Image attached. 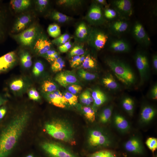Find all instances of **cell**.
Segmentation results:
<instances>
[{
    "instance_id": "obj_1",
    "label": "cell",
    "mask_w": 157,
    "mask_h": 157,
    "mask_svg": "<svg viewBox=\"0 0 157 157\" xmlns=\"http://www.w3.org/2000/svg\"><path fill=\"white\" fill-rule=\"evenodd\" d=\"M31 113L24 110L16 114L0 134V157H8L16 146L29 121Z\"/></svg>"
},
{
    "instance_id": "obj_2",
    "label": "cell",
    "mask_w": 157,
    "mask_h": 157,
    "mask_svg": "<svg viewBox=\"0 0 157 157\" xmlns=\"http://www.w3.org/2000/svg\"><path fill=\"white\" fill-rule=\"evenodd\" d=\"M46 132L54 138L71 144H75L74 131L71 126L62 120H56L46 123Z\"/></svg>"
},
{
    "instance_id": "obj_3",
    "label": "cell",
    "mask_w": 157,
    "mask_h": 157,
    "mask_svg": "<svg viewBox=\"0 0 157 157\" xmlns=\"http://www.w3.org/2000/svg\"><path fill=\"white\" fill-rule=\"evenodd\" d=\"M106 63L117 78L122 83L127 86L134 83L135 74L127 63L119 59L113 58L107 59Z\"/></svg>"
},
{
    "instance_id": "obj_4",
    "label": "cell",
    "mask_w": 157,
    "mask_h": 157,
    "mask_svg": "<svg viewBox=\"0 0 157 157\" xmlns=\"http://www.w3.org/2000/svg\"><path fill=\"white\" fill-rule=\"evenodd\" d=\"M88 142L90 147L95 148L109 147L113 141L111 138L102 130L94 129L89 132Z\"/></svg>"
},
{
    "instance_id": "obj_5",
    "label": "cell",
    "mask_w": 157,
    "mask_h": 157,
    "mask_svg": "<svg viewBox=\"0 0 157 157\" xmlns=\"http://www.w3.org/2000/svg\"><path fill=\"white\" fill-rule=\"evenodd\" d=\"M42 147L50 157H78L68 149L58 144L45 142L42 144Z\"/></svg>"
},
{
    "instance_id": "obj_6",
    "label": "cell",
    "mask_w": 157,
    "mask_h": 157,
    "mask_svg": "<svg viewBox=\"0 0 157 157\" xmlns=\"http://www.w3.org/2000/svg\"><path fill=\"white\" fill-rule=\"evenodd\" d=\"M134 58L142 83L147 79L149 74V65L148 57L144 51H139L135 54Z\"/></svg>"
},
{
    "instance_id": "obj_7",
    "label": "cell",
    "mask_w": 157,
    "mask_h": 157,
    "mask_svg": "<svg viewBox=\"0 0 157 157\" xmlns=\"http://www.w3.org/2000/svg\"><path fill=\"white\" fill-rule=\"evenodd\" d=\"M111 4L122 19H127L133 14L132 3L130 0H114L111 1Z\"/></svg>"
},
{
    "instance_id": "obj_8",
    "label": "cell",
    "mask_w": 157,
    "mask_h": 157,
    "mask_svg": "<svg viewBox=\"0 0 157 157\" xmlns=\"http://www.w3.org/2000/svg\"><path fill=\"white\" fill-rule=\"evenodd\" d=\"M132 34L136 41L141 45L146 47L150 45V38L143 25L139 22L137 21L134 24Z\"/></svg>"
},
{
    "instance_id": "obj_9",
    "label": "cell",
    "mask_w": 157,
    "mask_h": 157,
    "mask_svg": "<svg viewBox=\"0 0 157 157\" xmlns=\"http://www.w3.org/2000/svg\"><path fill=\"white\" fill-rule=\"evenodd\" d=\"M37 34V28L36 26H33L24 30L17 35L16 37L22 44L26 46H29L33 43Z\"/></svg>"
},
{
    "instance_id": "obj_10",
    "label": "cell",
    "mask_w": 157,
    "mask_h": 157,
    "mask_svg": "<svg viewBox=\"0 0 157 157\" xmlns=\"http://www.w3.org/2000/svg\"><path fill=\"white\" fill-rule=\"evenodd\" d=\"M108 39V36L106 33L101 31L95 30L91 33L90 43L95 49L100 50L104 47Z\"/></svg>"
},
{
    "instance_id": "obj_11",
    "label": "cell",
    "mask_w": 157,
    "mask_h": 157,
    "mask_svg": "<svg viewBox=\"0 0 157 157\" xmlns=\"http://www.w3.org/2000/svg\"><path fill=\"white\" fill-rule=\"evenodd\" d=\"M129 25L127 19L121 18L112 22L109 25L108 29L112 34L119 36L128 31Z\"/></svg>"
},
{
    "instance_id": "obj_12",
    "label": "cell",
    "mask_w": 157,
    "mask_h": 157,
    "mask_svg": "<svg viewBox=\"0 0 157 157\" xmlns=\"http://www.w3.org/2000/svg\"><path fill=\"white\" fill-rule=\"evenodd\" d=\"M88 20L93 24H102L104 19L100 5L97 3L93 4L90 7L87 15Z\"/></svg>"
},
{
    "instance_id": "obj_13",
    "label": "cell",
    "mask_w": 157,
    "mask_h": 157,
    "mask_svg": "<svg viewBox=\"0 0 157 157\" xmlns=\"http://www.w3.org/2000/svg\"><path fill=\"white\" fill-rule=\"evenodd\" d=\"M17 58L14 51L9 52L0 57V74L10 69L15 64Z\"/></svg>"
},
{
    "instance_id": "obj_14",
    "label": "cell",
    "mask_w": 157,
    "mask_h": 157,
    "mask_svg": "<svg viewBox=\"0 0 157 157\" xmlns=\"http://www.w3.org/2000/svg\"><path fill=\"white\" fill-rule=\"evenodd\" d=\"M124 149L127 151L135 154H141L144 151V148L142 141L137 137H131L124 144Z\"/></svg>"
},
{
    "instance_id": "obj_15",
    "label": "cell",
    "mask_w": 157,
    "mask_h": 157,
    "mask_svg": "<svg viewBox=\"0 0 157 157\" xmlns=\"http://www.w3.org/2000/svg\"><path fill=\"white\" fill-rule=\"evenodd\" d=\"M46 97L48 101L54 106L61 108L65 107L68 104L64 95L61 92L57 90L50 93H46Z\"/></svg>"
},
{
    "instance_id": "obj_16",
    "label": "cell",
    "mask_w": 157,
    "mask_h": 157,
    "mask_svg": "<svg viewBox=\"0 0 157 157\" xmlns=\"http://www.w3.org/2000/svg\"><path fill=\"white\" fill-rule=\"evenodd\" d=\"M55 79L60 85L65 88L75 83L78 81L74 74L67 71L59 73L56 75Z\"/></svg>"
},
{
    "instance_id": "obj_17",
    "label": "cell",
    "mask_w": 157,
    "mask_h": 157,
    "mask_svg": "<svg viewBox=\"0 0 157 157\" xmlns=\"http://www.w3.org/2000/svg\"><path fill=\"white\" fill-rule=\"evenodd\" d=\"M109 46L110 49L115 52L126 53L129 52L131 49L130 45L129 43L123 39L112 40Z\"/></svg>"
},
{
    "instance_id": "obj_18",
    "label": "cell",
    "mask_w": 157,
    "mask_h": 157,
    "mask_svg": "<svg viewBox=\"0 0 157 157\" xmlns=\"http://www.w3.org/2000/svg\"><path fill=\"white\" fill-rule=\"evenodd\" d=\"M51 43L47 38L41 37L38 39L35 42L34 49L38 55L44 56L50 49Z\"/></svg>"
},
{
    "instance_id": "obj_19",
    "label": "cell",
    "mask_w": 157,
    "mask_h": 157,
    "mask_svg": "<svg viewBox=\"0 0 157 157\" xmlns=\"http://www.w3.org/2000/svg\"><path fill=\"white\" fill-rule=\"evenodd\" d=\"M156 109L149 105L144 106L142 109L140 115V121L144 124L150 122L155 117L156 114Z\"/></svg>"
},
{
    "instance_id": "obj_20",
    "label": "cell",
    "mask_w": 157,
    "mask_h": 157,
    "mask_svg": "<svg viewBox=\"0 0 157 157\" xmlns=\"http://www.w3.org/2000/svg\"><path fill=\"white\" fill-rule=\"evenodd\" d=\"M31 20L30 15L25 14L18 17L16 20L13 28V31L18 32L24 30Z\"/></svg>"
},
{
    "instance_id": "obj_21",
    "label": "cell",
    "mask_w": 157,
    "mask_h": 157,
    "mask_svg": "<svg viewBox=\"0 0 157 157\" xmlns=\"http://www.w3.org/2000/svg\"><path fill=\"white\" fill-rule=\"evenodd\" d=\"M115 124L120 131L126 132L130 128L129 124L127 120L123 116L119 114H116L114 118Z\"/></svg>"
},
{
    "instance_id": "obj_22",
    "label": "cell",
    "mask_w": 157,
    "mask_h": 157,
    "mask_svg": "<svg viewBox=\"0 0 157 157\" xmlns=\"http://www.w3.org/2000/svg\"><path fill=\"white\" fill-rule=\"evenodd\" d=\"M6 17L5 10L0 4V42L4 40L6 35Z\"/></svg>"
},
{
    "instance_id": "obj_23",
    "label": "cell",
    "mask_w": 157,
    "mask_h": 157,
    "mask_svg": "<svg viewBox=\"0 0 157 157\" xmlns=\"http://www.w3.org/2000/svg\"><path fill=\"white\" fill-rule=\"evenodd\" d=\"M91 95L94 100V105L96 107L103 104L108 99L105 94L101 90L98 89L93 91Z\"/></svg>"
},
{
    "instance_id": "obj_24",
    "label": "cell",
    "mask_w": 157,
    "mask_h": 157,
    "mask_svg": "<svg viewBox=\"0 0 157 157\" xmlns=\"http://www.w3.org/2000/svg\"><path fill=\"white\" fill-rule=\"evenodd\" d=\"M10 4L13 10L19 12L27 8L31 5V1L29 0H12Z\"/></svg>"
},
{
    "instance_id": "obj_25",
    "label": "cell",
    "mask_w": 157,
    "mask_h": 157,
    "mask_svg": "<svg viewBox=\"0 0 157 157\" xmlns=\"http://www.w3.org/2000/svg\"><path fill=\"white\" fill-rule=\"evenodd\" d=\"M102 82L106 88L111 90H116L119 88V84L111 75L103 78Z\"/></svg>"
},
{
    "instance_id": "obj_26",
    "label": "cell",
    "mask_w": 157,
    "mask_h": 157,
    "mask_svg": "<svg viewBox=\"0 0 157 157\" xmlns=\"http://www.w3.org/2000/svg\"><path fill=\"white\" fill-rule=\"evenodd\" d=\"M122 106L124 109L131 116L133 114L134 109V102L130 97L124 99L122 102Z\"/></svg>"
},
{
    "instance_id": "obj_27",
    "label": "cell",
    "mask_w": 157,
    "mask_h": 157,
    "mask_svg": "<svg viewBox=\"0 0 157 157\" xmlns=\"http://www.w3.org/2000/svg\"><path fill=\"white\" fill-rule=\"evenodd\" d=\"M113 107L110 106L105 109L101 112L99 115V120L102 124H105L110 120L112 114Z\"/></svg>"
},
{
    "instance_id": "obj_28",
    "label": "cell",
    "mask_w": 157,
    "mask_h": 157,
    "mask_svg": "<svg viewBox=\"0 0 157 157\" xmlns=\"http://www.w3.org/2000/svg\"><path fill=\"white\" fill-rule=\"evenodd\" d=\"M25 83L22 78L16 79L11 81L9 84L10 90L13 92H18L22 90L24 87Z\"/></svg>"
},
{
    "instance_id": "obj_29",
    "label": "cell",
    "mask_w": 157,
    "mask_h": 157,
    "mask_svg": "<svg viewBox=\"0 0 157 157\" xmlns=\"http://www.w3.org/2000/svg\"><path fill=\"white\" fill-rule=\"evenodd\" d=\"M20 60L22 66L25 68H30L31 66L32 62L30 54L26 51L23 52L20 56Z\"/></svg>"
},
{
    "instance_id": "obj_30",
    "label": "cell",
    "mask_w": 157,
    "mask_h": 157,
    "mask_svg": "<svg viewBox=\"0 0 157 157\" xmlns=\"http://www.w3.org/2000/svg\"><path fill=\"white\" fill-rule=\"evenodd\" d=\"M89 157H117L113 151L108 149L100 150L90 154Z\"/></svg>"
},
{
    "instance_id": "obj_31",
    "label": "cell",
    "mask_w": 157,
    "mask_h": 157,
    "mask_svg": "<svg viewBox=\"0 0 157 157\" xmlns=\"http://www.w3.org/2000/svg\"><path fill=\"white\" fill-rule=\"evenodd\" d=\"M47 31L50 36L55 38L60 36L61 33L60 27L55 24H51L49 26Z\"/></svg>"
},
{
    "instance_id": "obj_32",
    "label": "cell",
    "mask_w": 157,
    "mask_h": 157,
    "mask_svg": "<svg viewBox=\"0 0 157 157\" xmlns=\"http://www.w3.org/2000/svg\"><path fill=\"white\" fill-rule=\"evenodd\" d=\"M82 110L84 115L89 121L93 122L95 120V113L94 110L89 106H85L83 108Z\"/></svg>"
},
{
    "instance_id": "obj_33",
    "label": "cell",
    "mask_w": 157,
    "mask_h": 157,
    "mask_svg": "<svg viewBox=\"0 0 157 157\" xmlns=\"http://www.w3.org/2000/svg\"><path fill=\"white\" fill-rule=\"evenodd\" d=\"M42 90L46 93L53 92L57 90V86L52 81L46 80L44 81L42 85Z\"/></svg>"
},
{
    "instance_id": "obj_34",
    "label": "cell",
    "mask_w": 157,
    "mask_h": 157,
    "mask_svg": "<svg viewBox=\"0 0 157 157\" xmlns=\"http://www.w3.org/2000/svg\"><path fill=\"white\" fill-rule=\"evenodd\" d=\"M82 67L86 69H92L95 67L97 65L95 60L89 55H87L82 63Z\"/></svg>"
},
{
    "instance_id": "obj_35",
    "label": "cell",
    "mask_w": 157,
    "mask_h": 157,
    "mask_svg": "<svg viewBox=\"0 0 157 157\" xmlns=\"http://www.w3.org/2000/svg\"><path fill=\"white\" fill-rule=\"evenodd\" d=\"M51 17L54 20L60 23H64L68 21L69 17L61 13L55 11L52 13Z\"/></svg>"
},
{
    "instance_id": "obj_36",
    "label": "cell",
    "mask_w": 157,
    "mask_h": 157,
    "mask_svg": "<svg viewBox=\"0 0 157 157\" xmlns=\"http://www.w3.org/2000/svg\"><path fill=\"white\" fill-rule=\"evenodd\" d=\"M87 34L88 30L85 25L83 23L80 24L76 30L77 37L79 38H83L87 36Z\"/></svg>"
},
{
    "instance_id": "obj_37",
    "label": "cell",
    "mask_w": 157,
    "mask_h": 157,
    "mask_svg": "<svg viewBox=\"0 0 157 157\" xmlns=\"http://www.w3.org/2000/svg\"><path fill=\"white\" fill-rule=\"evenodd\" d=\"M78 74L82 78L88 81L93 80L95 79L96 77L95 74L88 72L83 69L78 71Z\"/></svg>"
},
{
    "instance_id": "obj_38",
    "label": "cell",
    "mask_w": 157,
    "mask_h": 157,
    "mask_svg": "<svg viewBox=\"0 0 157 157\" xmlns=\"http://www.w3.org/2000/svg\"><path fill=\"white\" fill-rule=\"evenodd\" d=\"M145 143L148 148L154 153L157 149V139L154 137H149L147 139Z\"/></svg>"
},
{
    "instance_id": "obj_39",
    "label": "cell",
    "mask_w": 157,
    "mask_h": 157,
    "mask_svg": "<svg viewBox=\"0 0 157 157\" xmlns=\"http://www.w3.org/2000/svg\"><path fill=\"white\" fill-rule=\"evenodd\" d=\"M67 104L72 106L76 104L78 102V96L69 92H66L64 95Z\"/></svg>"
},
{
    "instance_id": "obj_40",
    "label": "cell",
    "mask_w": 157,
    "mask_h": 157,
    "mask_svg": "<svg viewBox=\"0 0 157 157\" xmlns=\"http://www.w3.org/2000/svg\"><path fill=\"white\" fill-rule=\"evenodd\" d=\"M69 38L70 36L68 34L64 33L55 38L52 42L54 44L60 46L68 41Z\"/></svg>"
},
{
    "instance_id": "obj_41",
    "label": "cell",
    "mask_w": 157,
    "mask_h": 157,
    "mask_svg": "<svg viewBox=\"0 0 157 157\" xmlns=\"http://www.w3.org/2000/svg\"><path fill=\"white\" fill-rule=\"evenodd\" d=\"M44 66L42 63L38 61L35 63L33 66L32 72L34 75L38 76L43 71Z\"/></svg>"
},
{
    "instance_id": "obj_42",
    "label": "cell",
    "mask_w": 157,
    "mask_h": 157,
    "mask_svg": "<svg viewBox=\"0 0 157 157\" xmlns=\"http://www.w3.org/2000/svg\"><path fill=\"white\" fill-rule=\"evenodd\" d=\"M104 15L106 19L111 20L115 18L118 15L117 13L114 9L108 8L104 10Z\"/></svg>"
},
{
    "instance_id": "obj_43",
    "label": "cell",
    "mask_w": 157,
    "mask_h": 157,
    "mask_svg": "<svg viewBox=\"0 0 157 157\" xmlns=\"http://www.w3.org/2000/svg\"><path fill=\"white\" fill-rule=\"evenodd\" d=\"M49 62H53L58 57L57 52L53 50H49L43 56Z\"/></svg>"
},
{
    "instance_id": "obj_44",
    "label": "cell",
    "mask_w": 157,
    "mask_h": 157,
    "mask_svg": "<svg viewBox=\"0 0 157 157\" xmlns=\"http://www.w3.org/2000/svg\"><path fill=\"white\" fill-rule=\"evenodd\" d=\"M84 50L82 47L80 46H76L70 51V55L72 56H81L84 54Z\"/></svg>"
},
{
    "instance_id": "obj_45",
    "label": "cell",
    "mask_w": 157,
    "mask_h": 157,
    "mask_svg": "<svg viewBox=\"0 0 157 157\" xmlns=\"http://www.w3.org/2000/svg\"><path fill=\"white\" fill-rule=\"evenodd\" d=\"M28 95L30 99L34 101H38L40 98L38 92L34 88H32L29 90Z\"/></svg>"
},
{
    "instance_id": "obj_46",
    "label": "cell",
    "mask_w": 157,
    "mask_h": 157,
    "mask_svg": "<svg viewBox=\"0 0 157 157\" xmlns=\"http://www.w3.org/2000/svg\"><path fill=\"white\" fill-rule=\"evenodd\" d=\"M58 3L61 5L72 6H76L81 3V1L79 0H61L58 1Z\"/></svg>"
},
{
    "instance_id": "obj_47",
    "label": "cell",
    "mask_w": 157,
    "mask_h": 157,
    "mask_svg": "<svg viewBox=\"0 0 157 157\" xmlns=\"http://www.w3.org/2000/svg\"><path fill=\"white\" fill-rule=\"evenodd\" d=\"M68 90L70 92L73 94H75L81 90L82 87L79 85L73 84L68 87Z\"/></svg>"
},
{
    "instance_id": "obj_48",
    "label": "cell",
    "mask_w": 157,
    "mask_h": 157,
    "mask_svg": "<svg viewBox=\"0 0 157 157\" xmlns=\"http://www.w3.org/2000/svg\"><path fill=\"white\" fill-rule=\"evenodd\" d=\"M80 99L81 103L87 106H89L91 103L87 94V91L83 92L80 95Z\"/></svg>"
},
{
    "instance_id": "obj_49",
    "label": "cell",
    "mask_w": 157,
    "mask_h": 157,
    "mask_svg": "<svg viewBox=\"0 0 157 157\" xmlns=\"http://www.w3.org/2000/svg\"><path fill=\"white\" fill-rule=\"evenodd\" d=\"M49 1L47 0H38L36 3L39 10L43 11L46 8L48 4Z\"/></svg>"
},
{
    "instance_id": "obj_50",
    "label": "cell",
    "mask_w": 157,
    "mask_h": 157,
    "mask_svg": "<svg viewBox=\"0 0 157 157\" xmlns=\"http://www.w3.org/2000/svg\"><path fill=\"white\" fill-rule=\"evenodd\" d=\"M72 44L69 41L60 45L58 47L59 51L62 53H65L67 51L72 47Z\"/></svg>"
},
{
    "instance_id": "obj_51",
    "label": "cell",
    "mask_w": 157,
    "mask_h": 157,
    "mask_svg": "<svg viewBox=\"0 0 157 157\" xmlns=\"http://www.w3.org/2000/svg\"><path fill=\"white\" fill-rule=\"evenodd\" d=\"M65 66V62L63 60L58 65L52 69V70L54 72H57L61 71Z\"/></svg>"
},
{
    "instance_id": "obj_52",
    "label": "cell",
    "mask_w": 157,
    "mask_h": 157,
    "mask_svg": "<svg viewBox=\"0 0 157 157\" xmlns=\"http://www.w3.org/2000/svg\"><path fill=\"white\" fill-rule=\"evenodd\" d=\"M151 97L154 99H157V85L155 84L152 88L151 91Z\"/></svg>"
},
{
    "instance_id": "obj_53",
    "label": "cell",
    "mask_w": 157,
    "mask_h": 157,
    "mask_svg": "<svg viewBox=\"0 0 157 157\" xmlns=\"http://www.w3.org/2000/svg\"><path fill=\"white\" fill-rule=\"evenodd\" d=\"M80 56H72L70 61V65L72 67H76V64Z\"/></svg>"
},
{
    "instance_id": "obj_54",
    "label": "cell",
    "mask_w": 157,
    "mask_h": 157,
    "mask_svg": "<svg viewBox=\"0 0 157 157\" xmlns=\"http://www.w3.org/2000/svg\"><path fill=\"white\" fill-rule=\"evenodd\" d=\"M6 108L4 105L0 107V119H2L6 112Z\"/></svg>"
},
{
    "instance_id": "obj_55",
    "label": "cell",
    "mask_w": 157,
    "mask_h": 157,
    "mask_svg": "<svg viewBox=\"0 0 157 157\" xmlns=\"http://www.w3.org/2000/svg\"><path fill=\"white\" fill-rule=\"evenodd\" d=\"M8 101V99L4 95L0 94V107L6 104Z\"/></svg>"
},
{
    "instance_id": "obj_56",
    "label": "cell",
    "mask_w": 157,
    "mask_h": 157,
    "mask_svg": "<svg viewBox=\"0 0 157 157\" xmlns=\"http://www.w3.org/2000/svg\"><path fill=\"white\" fill-rule=\"evenodd\" d=\"M153 66L155 71L157 70V56L155 54L153 56L152 59Z\"/></svg>"
},
{
    "instance_id": "obj_57",
    "label": "cell",
    "mask_w": 157,
    "mask_h": 157,
    "mask_svg": "<svg viewBox=\"0 0 157 157\" xmlns=\"http://www.w3.org/2000/svg\"><path fill=\"white\" fill-rule=\"evenodd\" d=\"M85 57V56L84 54L80 56V57L79 58L76 64V67H77V66L80 65L81 63H82L83 61H84Z\"/></svg>"
},
{
    "instance_id": "obj_58",
    "label": "cell",
    "mask_w": 157,
    "mask_h": 157,
    "mask_svg": "<svg viewBox=\"0 0 157 157\" xmlns=\"http://www.w3.org/2000/svg\"><path fill=\"white\" fill-rule=\"evenodd\" d=\"M96 1L98 4L100 5H102L106 6H107L108 4L105 0H96Z\"/></svg>"
},
{
    "instance_id": "obj_59",
    "label": "cell",
    "mask_w": 157,
    "mask_h": 157,
    "mask_svg": "<svg viewBox=\"0 0 157 157\" xmlns=\"http://www.w3.org/2000/svg\"><path fill=\"white\" fill-rule=\"evenodd\" d=\"M26 157H34V156L32 155H29L27 156Z\"/></svg>"
},
{
    "instance_id": "obj_60",
    "label": "cell",
    "mask_w": 157,
    "mask_h": 157,
    "mask_svg": "<svg viewBox=\"0 0 157 157\" xmlns=\"http://www.w3.org/2000/svg\"><path fill=\"white\" fill-rule=\"evenodd\" d=\"M155 157H157V156H156Z\"/></svg>"
}]
</instances>
